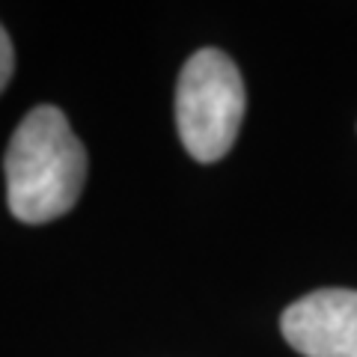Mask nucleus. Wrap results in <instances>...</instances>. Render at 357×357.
I'll return each instance as SVG.
<instances>
[{
  "label": "nucleus",
  "instance_id": "nucleus-3",
  "mask_svg": "<svg viewBox=\"0 0 357 357\" xmlns=\"http://www.w3.org/2000/svg\"><path fill=\"white\" fill-rule=\"evenodd\" d=\"M280 328L286 342L304 357H357V292H310L286 307Z\"/></svg>",
  "mask_w": 357,
  "mask_h": 357
},
{
  "label": "nucleus",
  "instance_id": "nucleus-1",
  "mask_svg": "<svg viewBox=\"0 0 357 357\" xmlns=\"http://www.w3.org/2000/svg\"><path fill=\"white\" fill-rule=\"evenodd\" d=\"M86 152L60 107L39 105L21 119L6 149V199L21 223L66 215L84 191Z\"/></svg>",
  "mask_w": 357,
  "mask_h": 357
},
{
  "label": "nucleus",
  "instance_id": "nucleus-2",
  "mask_svg": "<svg viewBox=\"0 0 357 357\" xmlns=\"http://www.w3.org/2000/svg\"><path fill=\"white\" fill-rule=\"evenodd\" d=\"M244 119V81L227 54L197 51L176 86V126L191 158L211 164L232 149Z\"/></svg>",
  "mask_w": 357,
  "mask_h": 357
},
{
  "label": "nucleus",
  "instance_id": "nucleus-4",
  "mask_svg": "<svg viewBox=\"0 0 357 357\" xmlns=\"http://www.w3.org/2000/svg\"><path fill=\"white\" fill-rule=\"evenodd\" d=\"M13 69H15V51H13V42H9L3 24H0V93L9 84V77H13Z\"/></svg>",
  "mask_w": 357,
  "mask_h": 357
}]
</instances>
